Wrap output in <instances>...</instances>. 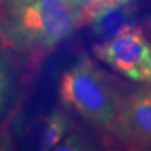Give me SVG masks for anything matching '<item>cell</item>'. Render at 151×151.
<instances>
[{
  "label": "cell",
  "mask_w": 151,
  "mask_h": 151,
  "mask_svg": "<svg viewBox=\"0 0 151 151\" xmlns=\"http://www.w3.org/2000/svg\"><path fill=\"white\" fill-rule=\"evenodd\" d=\"M83 22V9L70 0H35L5 9L0 17V38L9 48L39 63Z\"/></svg>",
  "instance_id": "cell-1"
},
{
  "label": "cell",
  "mask_w": 151,
  "mask_h": 151,
  "mask_svg": "<svg viewBox=\"0 0 151 151\" xmlns=\"http://www.w3.org/2000/svg\"><path fill=\"white\" fill-rule=\"evenodd\" d=\"M59 97L64 106L77 112L93 127L113 135L121 96L110 77L89 57L82 55L63 72Z\"/></svg>",
  "instance_id": "cell-2"
},
{
  "label": "cell",
  "mask_w": 151,
  "mask_h": 151,
  "mask_svg": "<svg viewBox=\"0 0 151 151\" xmlns=\"http://www.w3.org/2000/svg\"><path fill=\"white\" fill-rule=\"evenodd\" d=\"M93 54L131 81L151 83V42L139 27L100 42L93 47Z\"/></svg>",
  "instance_id": "cell-3"
},
{
  "label": "cell",
  "mask_w": 151,
  "mask_h": 151,
  "mask_svg": "<svg viewBox=\"0 0 151 151\" xmlns=\"http://www.w3.org/2000/svg\"><path fill=\"white\" fill-rule=\"evenodd\" d=\"M113 136L127 146L151 147V83L121 97Z\"/></svg>",
  "instance_id": "cell-4"
},
{
  "label": "cell",
  "mask_w": 151,
  "mask_h": 151,
  "mask_svg": "<svg viewBox=\"0 0 151 151\" xmlns=\"http://www.w3.org/2000/svg\"><path fill=\"white\" fill-rule=\"evenodd\" d=\"M83 24H88L100 42L112 39L137 28L135 0H105L84 10Z\"/></svg>",
  "instance_id": "cell-5"
},
{
  "label": "cell",
  "mask_w": 151,
  "mask_h": 151,
  "mask_svg": "<svg viewBox=\"0 0 151 151\" xmlns=\"http://www.w3.org/2000/svg\"><path fill=\"white\" fill-rule=\"evenodd\" d=\"M69 129V119L62 111H53L47 117L40 136L42 150H54V147L65 137Z\"/></svg>",
  "instance_id": "cell-6"
},
{
  "label": "cell",
  "mask_w": 151,
  "mask_h": 151,
  "mask_svg": "<svg viewBox=\"0 0 151 151\" xmlns=\"http://www.w3.org/2000/svg\"><path fill=\"white\" fill-rule=\"evenodd\" d=\"M84 146H86V142H84L82 136L72 134V135L67 136L65 139H63L62 141H60V142L54 147V150H70V151L84 150L86 149Z\"/></svg>",
  "instance_id": "cell-7"
},
{
  "label": "cell",
  "mask_w": 151,
  "mask_h": 151,
  "mask_svg": "<svg viewBox=\"0 0 151 151\" xmlns=\"http://www.w3.org/2000/svg\"><path fill=\"white\" fill-rule=\"evenodd\" d=\"M5 91H6V78L1 68H0V111H1L4 100H5Z\"/></svg>",
  "instance_id": "cell-8"
},
{
  "label": "cell",
  "mask_w": 151,
  "mask_h": 151,
  "mask_svg": "<svg viewBox=\"0 0 151 151\" xmlns=\"http://www.w3.org/2000/svg\"><path fill=\"white\" fill-rule=\"evenodd\" d=\"M5 9H14V8H19L23 5H27L29 3H33L35 0H3Z\"/></svg>",
  "instance_id": "cell-9"
},
{
  "label": "cell",
  "mask_w": 151,
  "mask_h": 151,
  "mask_svg": "<svg viewBox=\"0 0 151 151\" xmlns=\"http://www.w3.org/2000/svg\"><path fill=\"white\" fill-rule=\"evenodd\" d=\"M70 1H73L76 5L79 6L81 9H83V12H84L87 8L92 6V5H94V4H97V3L105 1V0H70Z\"/></svg>",
  "instance_id": "cell-10"
},
{
  "label": "cell",
  "mask_w": 151,
  "mask_h": 151,
  "mask_svg": "<svg viewBox=\"0 0 151 151\" xmlns=\"http://www.w3.org/2000/svg\"><path fill=\"white\" fill-rule=\"evenodd\" d=\"M150 25H151V24H150Z\"/></svg>",
  "instance_id": "cell-11"
}]
</instances>
